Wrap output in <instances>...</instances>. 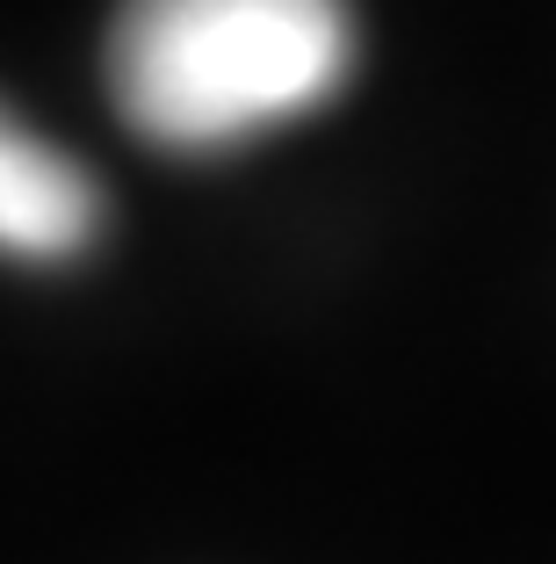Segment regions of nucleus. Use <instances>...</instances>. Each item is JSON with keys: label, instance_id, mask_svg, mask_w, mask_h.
<instances>
[{"label": "nucleus", "instance_id": "2", "mask_svg": "<svg viewBox=\"0 0 556 564\" xmlns=\"http://www.w3.org/2000/svg\"><path fill=\"white\" fill-rule=\"evenodd\" d=\"M101 239V188L73 152L36 138L0 109V253L15 261H80Z\"/></svg>", "mask_w": 556, "mask_h": 564}, {"label": "nucleus", "instance_id": "1", "mask_svg": "<svg viewBox=\"0 0 556 564\" xmlns=\"http://www.w3.org/2000/svg\"><path fill=\"white\" fill-rule=\"evenodd\" d=\"M109 95L145 145L225 152L312 117L355 73L347 0H123Z\"/></svg>", "mask_w": 556, "mask_h": 564}]
</instances>
